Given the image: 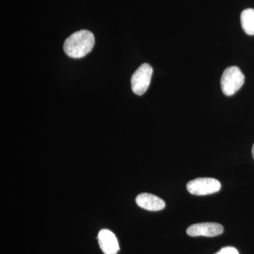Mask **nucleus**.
I'll list each match as a JSON object with an SVG mask.
<instances>
[{
	"mask_svg": "<svg viewBox=\"0 0 254 254\" xmlns=\"http://www.w3.org/2000/svg\"><path fill=\"white\" fill-rule=\"evenodd\" d=\"M224 228L220 224L215 222H202L190 225L187 230V233L190 237H213L221 235Z\"/></svg>",
	"mask_w": 254,
	"mask_h": 254,
	"instance_id": "nucleus-5",
	"label": "nucleus"
},
{
	"mask_svg": "<svg viewBox=\"0 0 254 254\" xmlns=\"http://www.w3.org/2000/svg\"><path fill=\"white\" fill-rule=\"evenodd\" d=\"M94 45L93 33L87 30H81L66 38L64 44V51L69 58L80 59L91 53Z\"/></svg>",
	"mask_w": 254,
	"mask_h": 254,
	"instance_id": "nucleus-1",
	"label": "nucleus"
},
{
	"mask_svg": "<svg viewBox=\"0 0 254 254\" xmlns=\"http://www.w3.org/2000/svg\"><path fill=\"white\" fill-rule=\"evenodd\" d=\"M153 68L150 64L145 63L141 65L132 75V91L138 95L144 94L150 86Z\"/></svg>",
	"mask_w": 254,
	"mask_h": 254,
	"instance_id": "nucleus-3",
	"label": "nucleus"
},
{
	"mask_svg": "<svg viewBox=\"0 0 254 254\" xmlns=\"http://www.w3.org/2000/svg\"><path fill=\"white\" fill-rule=\"evenodd\" d=\"M245 75L236 66H229L222 73L220 86L222 93L227 96L235 94L245 83Z\"/></svg>",
	"mask_w": 254,
	"mask_h": 254,
	"instance_id": "nucleus-2",
	"label": "nucleus"
},
{
	"mask_svg": "<svg viewBox=\"0 0 254 254\" xmlns=\"http://www.w3.org/2000/svg\"><path fill=\"white\" fill-rule=\"evenodd\" d=\"M136 202L138 206L150 211H159L165 207L163 199L151 193H143L137 195Z\"/></svg>",
	"mask_w": 254,
	"mask_h": 254,
	"instance_id": "nucleus-7",
	"label": "nucleus"
},
{
	"mask_svg": "<svg viewBox=\"0 0 254 254\" xmlns=\"http://www.w3.org/2000/svg\"><path fill=\"white\" fill-rule=\"evenodd\" d=\"M252 155H253L254 159V144L253 145V148H252Z\"/></svg>",
	"mask_w": 254,
	"mask_h": 254,
	"instance_id": "nucleus-10",
	"label": "nucleus"
},
{
	"mask_svg": "<svg viewBox=\"0 0 254 254\" xmlns=\"http://www.w3.org/2000/svg\"><path fill=\"white\" fill-rule=\"evenodd\" d=\"M98 243L105 254H117L120 250L118 240L113 232L108 230H100L98 233Z\"/></svg>",
	"mask_w": 254,
	"mask_h": 254,
	"instance_id": "nucleus-6",
	"label": "nucleus"
},
{
	"mask_svg": "<svg viewBox=\"0 0 254 254\" xmlns=\"http://www.w3.org/2000/svg\"><path fill=\"white\" fill-rule=\"evenodd\" d=\"M221 188V184L213 178H197L187 184V189L191 194L195 195H210L216 193Z\"/></svg>",
	"mask_w": 254,
	"mask_h": 254,
	"instance_id": "nucleus-4",
	"label": "nucleus"
},
{
	"mask_svg": "<svg viewBox=\"0 0 254 254\" xmlns=\"http://www.w3.org/2000/svg\"><path fill=\"white\" fill-rule=\"evenodd\" d=\"M215 254H240L237 249L232 247H224Z\"/></svg>",
	"mask_w": 254,
	"mask_h": 254,
	"instance_id": "nucleus-9",
	"label": "nucleus"
},
{
	"mask_svg": "<svg viewBox=\"0 0 254 254\" xmlns=\"http://www.w3.org/2000/svg\"><path fill=\"white\" fill-rule=\"evenodd\" d=\"M241 24L244 31L250 36H254V9L244 10L241 14Z\"/></svg>",
	"mask_w": 254,
	"mask_h": 254,
	"instance_id": "nucleus-8",
	"label": "nucleus"
}]
</instances>
